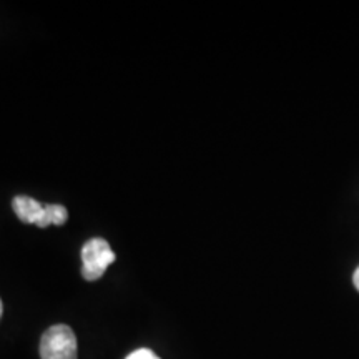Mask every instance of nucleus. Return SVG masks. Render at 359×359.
<instances>
[{
    "label": "nucleus",
    "mask_w": 359,
    "mask_h": 359,
    "mask_svg": "<svg viewBox=\"0 0 359 359\" xmlns=\"http://www.w3.org/2000/svg\"><path fill=\"white\" fill-rule=\"evenodd\" d=\"M77 338L67 325L50 326L40 339L42 359H77Z\"/></svg>",
    "instance_id": "nucleus-1"
},
{
    "label": "nucleus",
    "mask_w": 359,
    "mask_h": 359,
    "mask_svg": "<svg viewBox=\"0 0 359 359\" xmlns=\"http://www.w3.org/2000/svg\"><path fill=\"white\" fill-rule=\"evenodd\" d=\"M115 253L109 241L103 238H92L82 248V275L87 281H97L105 275L107 268L115 263Z\"/></svg>",
    "instance_id": "nucleus-2"
},
{
    "label": "nucleus",
    "mask_w": 359,
    "mask_h": 359,
    "mask_svg": "<svg viewBox=\"0 0 359 359\" xmlns=\"http://www.w3.org/2000/svg\"><path fill=\"white\" fill-rule=\"evenodd\" d=\"M12 208L22 223L37 224L39 228H47L52 224L50 217H48V205L39 203L30 196H15L12 200Z\"/></svg>",
    "instance_id": "nucleus-3"
},
{
    "label": "nucleus",
    "mask_w": 359,
    "mask_h": 359,
    "mask_svg": "<svg viewBox=\"0 0 359 359\" xmlns=\"http://www.w3.org/2000/svg\"><path fill=\"white\" fill-rule=\"evenodd\" d=\"M48 217H50V223L62 226L69 219V212H67L65 206L62 205H48Z\"/></svg>",
    "instance_id": "nucleus-4"
},
{
    "label": "nucleus",
    "mask_w": 359,
    "mask_h": 359,
    "mask_svg": "<svg viewBox=\"0 0 359 359\" xmlns=\"http://www.w3.org/2000/svg\"><path fill=\"white\" fill-rule=\"evenodd\" d=\"M125 359H160V358L156 356L151 349L142 348V349H137V351H133L132 354H128Z\"/></svg>",
    "instance_id": "nucleus-5"
},
{
    "label": "nucleus",
    "mask_w": 359,
    "mask_h": 359,
    "mask_svg": "<svg viewBox=\"0 0 359 359\" xmlns=\"http://www.w3.org/2000/svg\"><path fill=\"white\" fill-rule=\"evenodd\" d=\"M353 283H354V286H356V290L359 291V266H358V269H356V271H354V276H353Z\"/></svg>",
    "instance_id": "nucleus-6"
},
{
    "label": "nucleus",
    "mask_w": 359,
    "mask_h": 359,
    "mask_svg": "<svg viewBox=\"0 0 359 359\" xmlns=\"http://www.w3.org/2000/svg\"><path fill=\"white\" fill-rule=\"evenodd\" d=\"M2 313H4V304H2V299H0V318H2Z\"/></svg>",
    "instance_id": "nucleus-7"
}]
</instances>
